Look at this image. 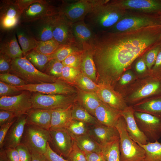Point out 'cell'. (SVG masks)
Segmentation results:
<instances>
[{
  "mask_svg": "<svg viewBox=\"0 0 161 161\" xmlns=\"http://www.w3.org/2000/svg\"><path fill=\"white\" fill-rule=\"evenodd\" d=\"M161 25L131 31H99L89 42L92 55L101 69L119 75L160 41Z\"/></svg>",
  "mask_w": 161,
  "mask_h": 161,
  "instance_id": "cell-1",
  "label": "cell"
},
{
  "mask_svg": "<svg viewBox=\"0 0 161 161\" xmlns=\"http://www.w3.org/2000/svg\"><path fill=\"white\" fill-rule=\"evenodd\" d=\"M109 0H100L86 16L88 24L99 31L107 30L124 15L125 10L112 5Z\"/></svg>",
  "mask_w": 161,
  "mask_h": 161,
  "instance_id": "cell-2",
  "label": "cell"
},
{
  "mask_svg": "<svg viewBox=\"0 0 161 161\" xmlns=\"http://www.w3.org/2000/svg\"><path fill=\"white\" fill-rule=\"evenodd\" d=\"M9 73L17 76L26 84L53 83L57 81L55 77L38 70L25 56L12 59Z\"/></svg>",
  "mask_w": 161,
  "mask_h": 161,
  "instance_id": "cell-3",
  "label": "cell"
},
{
  "mask_svg": "<svg viewBox=\"0 0 161 161\" xmlns=\"http://www.w3.org/2000/svg\"><path fill=\"white\" fill-rule=\"evenodd\" d=\"M157 25H161L158 14L126 10L124 15L115 25L106 31L123 32Z\"/></svg>",
  "mask_w": 161,
  "mask_h": 161,
  "instance_id": "cell-4",
  "label": "cell"
},
{
  "mask_svg": "<svg viewBox=\"0 0 161 161\" xmlns=\"http://www.w3.org/2000/svg\"><path fill=\"white\" fill-rule=\"evenodd\" d=\"M115 127L119 134L120 161H144L145 151L129 137L125 122L122 116Z\"/></svg>",
  "mask_w": 161,
  "mask_h": 161,
  "instance_id": "cell-5",
  "label": "cell"
},
{
  "mask_svg": "<svg viewBox=\"0 0 161 161\" xmlns=\"http://www.w3.org/2000/svg\"><path fill=\"white\" fill-rule=\"evenodd\" d=\"M51 140L49 130L27 123L21 143L25 145L31 153L35 152L44 154L47 143Z\"/></svg>",
  "mask_w": 161,
  "mask_h": 161,
  "instance_id": "cell-6",
  "label": "cell"
},
{
  "mask_svg": "<svg viewBox=\"0 0 161 161\" xmlns=\"http://www.w3.org/2000/svg\"><path fill=\"white\" fill-rule=\"evenodd\" d=\"M97 3V0L63 1L58 6L59 14L64 16L72 23L84 20Z\"/></svg>",
  "mask_w": 161,
  "mask_h": 161,
  "instance_id": "cell-7",
  "label": "cell"
},
{
  "mask_svg": "<svg viewBox=\"0 0 161 161\" xmlns=\"http://www.w3.org/2000/svg\"><path fill=\"white\" fill-rule=\"evenodd\" d=\"M134 115L138 127L148 142L158 141L161 137V118L136 111H134Z\"/></svg>",
  "mask_w": 161,
  "mask_h": 161,
  "instance_id": "cell-8",
  "label": "cell"
},
{
  "mask_svg": "<svg viewBox=\"0 0 161 161\" xmlns=\"http://www.w3.org/2000/svg\"><path fill=\"white\" fill-rule=\"evenodd\" d=\"M58 14V6H55L50 1L38 0L30 5L22 12L20 24L30 22Z\"/></svg>",
  "mask_w": 161,
  "mask_h": 161,
  "instance_id": "cell-9",
  "label": "cell"
},
{
  "mask_svg": "<svg viewBox=\"0 0 161 161\" xmlns=\"http://www.w3.org/2000/svg\"><path fill=\"white\" fill-rule=\"evenodd\" d=\"M32 92L23 90L20 94L13 96L0 97V110L11 111L19 116L26 114L32 108Z\"/></svg>",
  "mask_w": 161,
  "mask_h": 161,
  "instance_id": "cell-10",
  "label": "cell"
},
{
  "mask_svg": "<svg viewBox=\"0 0 161 161\" xmlns=\"http://www.w3.org/2000/svg\"><path fill=\"white\" fill-rule=\"evenodd\" d=\"M22 13L15 0H1L0 33L15 29L20 24Z\"/></svg>",
  "mask_w": 161,
  "mask_h": 161,
  "instance_id": "cell-11",
  "label": "cell"
},
{
  "mask_svg": "<svg viewBox=\"0 0 161 161\" xmlns=\"http://www.w3.org/2000/svg\"><path fill=\"white\" fill-rule=\"evenodd\" d=\"M66 95L32 92V108L52 110L68 106L72 104V101Z\"/></svg>",
  "mask_w": 161,
  "mask_h": 161,
  "instance_id": "cell-12",
  "label": "cell"
},
{
  "mask_svg": "<svg viewBox=\"0 0 161 161\" xmlns=\"http://www.w3.org/2000/svg\"><path fill=\"white\" fill-rule=\"evenodd\" d=\"M108 2L126 10L158 15L161 13V0H113Z\"/></svg>",
  "mask_w": 161,
  "mask_h": 161,
  "instance_id": "cell-13",
  "label": "cell"
},
{
  "mask_svg": "<svg viewBox=\"0 0 161 161\" xmlns=\"http://www.w3.org/2000/svg\"><path fill=\"white\" fill-rule=\"evenodd\" d=\"M56 15L20 24L25 26L36 40L45 41L53 39V30Z\"/></svg>",
  "mask_w": 161,
  "mask_h": 161,
  "instance_id": "cell-14",
  "label": "cell"
},
{
  "mask_svg": "<svg viewBox=\"0 0 161 161\" xmlns=\"http://www.w3.org/2000/svg\"><path fill=\"white\" fill-rule=\"evenodd\" d=\"M72 23L64 16L56 15L53 30V39L61 46L79 44L72 32Z\"/></svg>",
  "mask_w": 161,
  "mask_h": 161,
  "instance_id": "cell-15",
  "label": "cell"
},
{
  "mask_svg": "<svg viewBox=\"0 0 161 161\" xmlns=\"http://www.w3.org/2000/svg\"><path fill=\"white\" fill-rule=\"evenodd\" d=\"M16 87L21 90L46 94L68 95L73 92L72 87L64 82L60 80L53 83L26 84Z\"/></svg>",
  "mask_w": 161,
  "mask_h": 161,
  "instance_id": "cell-16",
  "label": "cell"
},
{
  "mask_svg": "<svg viewBox=\"0 0 161 161\" xmlns=\"http://www.w3.org/2000/svg\"><path fill=\"white\" fill-rule=\"evenodd\" d=\"M49 131L51 137L50 142L60 155L67 158L72 148L73 137L64 128Z\"/></svg>",
  "mask_w": 161,
  "mask_h": 161,
  "instance_id": "cell-17",
  "label": "cell"
},
{
  "mask_svg": "<svg viewBox=\"0 0 161 161\" xmlns=\"http://www.w3.org/2000/svg\"><path fill=\"white\" fill-rule=\"evenodd\" d=\"M0 53L12 59L24 56L18 43L15 28L0 33Z\"/></svg>",
  "mask_w": 161,
  "mask_h": 161,
  "instance_id": "cell-18",
  "label": "cell"
},
{
  "mask_svg": "<svg viewBox=\"0 0 161 161\" xmlns=\"http://www.w3.org/2000/svg\"><path fill=\"white\" fill-rule=\"evenodd\" d=\"M88 134L98 143L104 145L120 138L116 127L108 126L98 122L89 125Z\"/></svg>",
  "mask_w": 161,
  "mask_h": 161,
  "instance_id": "cell-19",
  "label": "cell"
},
{
  "mask_svg": "<svg viewBox=\"0 0 161 161\" xmlns=\"http://www.w3.org/2000/svg\"><path fill=\"white\" fill-rule=\"evenodd\" d=\"M27 123L26 114L21 115L17 117L7 133L2 148L5 149L16 148L21 143Z\"/></svg>",
  "mask_w": 161,
  "mask_h": 161,
  "instance_id": "cell-20",
  "label": "cell"
},
{
  "mask_svg": "<svg viewBox=\"0 0 161 161\" xmlns=\"http://www.w3.org/2000/svg\"><path fill=\"white\" fill-rule=\"evenodd\" d=\"M134 110L131 106L126 107L120 111V114L125 120L126 129L130 138L137 143L145 145L148 139L139 129L134 115Z\"/></svg>",
  "mask_w": 161,
  "mask_h": 161,
  "instance_id": "cell-21",
  "label": "cell"
},
{
  "mask_svg": "<svg viewBox=\"0 0 161 161\" xmlns=\"http://www.w3.org/2000/svg\"><path fill=\"white\" fill-rule=\"evenodd\" d=\"M120 111L102 103L95 109L94 115L98 123L108 126L116 127L121 116Z\"/></svg>",
  "mask_w": 161,
  "mask_h": 161,
  "instance_id": "cell-22",
  "label": "cell"
},
{
  "mask_svg": "<svg viewBox=\"0 0 161 161\" xmlns=\"http://www.w3.org/2000/svg\"><path fill=\"white\" fill-rule=\"evenodd\" d=\"M52 110L32 108L27 113V124L49 130Z\"/></svg>",
  "mask_w": 161,
  "mask_h": 161,
  "instance_id": "cell-23",
  "label": "cell"
},
{
  "mask_svg": "<svg viewBox=\"0 0 161 161\" xmlns=\"http://www.w3.org/2000/svg\"><path fill=\"white\" fill-rule=\"evenodd\" d=\"M16 37L23 52L24 56L37 47L38 41L36 40L24 25L19 24L15 28Z\"/></svg>",
  "mask_w": 161,
  "mask_h": 161,
  "instance_id": "cell-24",
  "label": "cell"
},
{
  "mask_svg": "<svg viewBox=\"0 0 161 161\" xmlns=\"http://www.w3.org/2000/svg\"><path fill=\"white\" fill-rule=\"evenodd\" d=\"M73 104L65 107L52 110L50 130L64 128L72 119Z\"/></svg>",
  "mask_w": 161,
  "mask_h": 161,
  "instance_id": "cell-25",
  "label": "cell"
},
{
  "mask_svg": "<svg viewBox=\"0 0 161 161\" xmlns=\"http://www.w3.org/2000/svg\"><path fill=\"white\" fill-rule=\"evenodd\" d=\"M96 92L101 101L115 109L121 111L127 107L122 100L109 89L99 87Z\"/></svg>",
  "mask_w": 161,
  "mask_h": 161,
  "instance_id": "cell-26",
  "label": "cell"
},
{
  "mask_svg": "<svg viewBox=\"0 0 161 161\" xmlns=\"http://www.w3.org/2000/svg\"><path fill=\"white\" fill-rule=\"evenodd\" d=\"M72 28L74 37L81 44L83 43H89L95 34L89 25L84 20L72 23Z\"/></svg>",
  "mask_w": 161,
  "mask_h": 161,
  "instance_id": "cell-27",
  "label": "cell"
},
{
  "mask_svg": "<svg viewBox=\"0 0 161 161\" xmlns=\"http://www.w3.org/2000/svg\"><path fill=\"white\" fill-rule=\"evenodd\" d=\"M73 138L79 148L85 152L102 151V145L98 143L88 133Z\"/></svg>",
  "mask_w": 161,
  "mask_h": 161,
  "instance_id": "cell-28",
  "label": "cell"
},
{
  "mask_svg": "<svg viewBox=\"0 0 161 161\" xmlns=\"http://www.w3.org/2000/svg\"><path fill=\"white\" fill-rule=\"evenodd\" d=\"M161 92V82L155 80L145 85L134 92L131 95L133 100L137 99Z\"/></svg>",
  "mask_w": 161,
  "mask_h": 161,
  "instance_id": "cell-29",
  "label": "cell"
},
{
  "mask_svg": "<svg viewBox=\"0 0 161 161\" xmlns=\"http://www.w3.org/2000/svg\"><path fill=\"white\" fill-rule=\"evenodd\" d=\"M136 111L148 113L161 118V97L137 105Z\"/></svg>",
  "mask_w": 161,
  "mask_h": 161,
  "instance_id": "cell-30",
  "label": "cell"
},
{
  "mask_svg": "<svg viewBox=\"0 0 161 161\" xmlns=\"http://www.w3.org/2000/svg\"><path fill=\"white\" fill-rule=\"evenodd\" d=\"M145 151L144 161H161V143L158 140L143 145L137 143Z\"/></svg>",
  "mask_w": 161,
  "mask_h": 161,
  "instance_id": "cell-31",
  "label": "cell"
},
{
  "mask_svg": "<svg viewBox=\"0 0 161 161\" xmlns=\"http://www.w3.org/2000/svg\"><path fill=\"white\" fill-rule=\"evenodd\" d=\"M24 56L37 69L43 72L47 64L52 59L50 55L43 54L34 49L28 52Z\"/></svg>",
  "mask_w": 161,
  "mask_h": 161,
  "instance_id": "cell-32",
  "label": "cell"
},
{
  "mask_svg": "<svg viewBox=\"0 0 161 161\" xmlns=\"http://www.w3.org/2000/svg\"><path fill=\"white\" fill-rule=\"evenodd\" d=\"M81 100L82 106L93 115L95 109L103 103L97 94L93 92L83 93Z\"/></svg>",
  "mask_w": 161,
  "mask_h": 161,
  "instance_id": "cell-33",
  "label": "cell"
},
{
  "mask_svg": "<svg viewBox=\"0 0 161 161\" xmlns=\"http://www.w3.org/2000/svg\"><path fill=\"white\" fill-rule=\"evenodd\" d=\"M72 117V119L83 121L89 125H93L98 122L96 118L83 106L78 105H73Z\"/></svg>",
  "mask_w": 161,
  "mask_h": 161,
  "instance_id": "cell-34",
  "label": "cell"
},
{
  "mask_svg": "<svg viewBox=\"0 0 161 161\" xmlns=\"http://www.w3.org/2000/svg\"><path fill=\"white\" fill-rule=\"evenodd\" d=\"M120 138L102 146V152L106 161H120Z\"/></svg>",
  "mask_w": 161,
  "mask_h": 161,
  "instance_id": "cell-35",
  "label": "cell"
},
{
  "mask_svg": "<svg viewBox=\"0 0 161 161\" xmlns=\"http://www.w3.org/2000/svg\"><path fill=\"white\" fill-rule=\"evenodd\" d=\"M89 125L83 121L72 119L64 128L73 137L88 134Z\"/></svg>",
  "mask_w": 161,
  "mask_h": 161,
  "instance_id": "cell-36",
  "label": "cell"
},
{
  "mask_svg": "<svg viewBox=\"0 0 161 161\" xmlns=\"http://www.w3.org/2000/svg\"><path fill=\"white\" fill-rule=\"evenodd\" d=\"M54 39L45 41H38L37 47L34 49L36 51L46 55H51L61 46Z\"/></svg>",
  "mask_w": 161,
  "mask_h": 161,
  "instance_id": "cell-37",
  "label": "cell"
},
{
  "mask_svg": "<svg viewBox=\"0 0 161 161\" xmlns=\"http://www.w3.org/2000/svg\"><path fill=\"white\" fill-rule=\"evenodd\" d=\"M77 44H69L61 46L56 51L50 55L52 59L62 62L74 52L79 50L77 49Z\"/></svg>",
  "mask_w": 161,
  "mask_h": 161,
  "instance_id": "cell-38",
  "label": "cell"
},
{
  "mask_svg": "<svg viewBox=\"0 0 161 161\" xmlns=\"http://www.w3.org/2000/svg\"><path fill=\"white\" fill-rule=\"evenodd\" d=\"M78 86L85 92H95L99 86L83 73L79 74L75 79Z\"/></svg>",
  "mask_w": 161,
  "mask_h": 161,
  "instance_id": "cell-39",
  "label": "cell"
},
{
  "mask_svg": "<svg viewBox=\"0 0 161 161\" xmlns=\"http://www.w3.org/2000/svg\"><path fill=\"white\" fill-rule=\"evenodd\" d=\"M64 66L62 62L52 59L47 64L44 73L55 78H60Z\"/></svg>",
  "mask_w": 161,
  "mask_h": 161,
  "instance_id": "cell-40",
  "label": "cell"
},
{
  "mask_svg": "<svg viewBox=\"0 0 161 161\" xmlns=\"http://www.w3.org/2000/svg\"><path fill=\"white\" fill-rule=\"evenodd\" d=\"M161 50V41H160L144 54L145 60L148 69H151Z\"/></svg>",
  "mask_w": 161,
  "mask_h": 161,
  "instance_id": "cell-41",
  "label": "cell"
},
{
  "mask_svg": "<svg viewBox=\"0 0 161 161\" xmlns=\"http://www.w3.org/2000/svg\"><path fill=\"white\" fill-rule=\"evenodd\" d=\"M83 53V49L75 51L67 57L62 63L64 66L77 68L81 63Z\"/></svg>",
  "mask_w": 161,
  "mask_h": 161,
  "instance_id": "cell-42",
  "label": "cell"
},
{
  "mask_svg": "<svg viewBox=\"0 0 161 161\" xmlns=\"http://www.w3.org/2000/svg\"><path fill=\"white\" fill-rule=\"evenodd\" d=\"M0 81L15 86L26 84V82L17 76L10 73H0Z\"/></svg>",
  "mask_w": 161,
  "mask_h": 161,
  "instance_id": "cell-43",
  "label": "cell"
},
{
  "mask_svg": "<svg viewBox=\"0 0 161 161\" xmlns=\"http://www.w3.org/2000/svg\"><path fill=\"white\" fill-rule=\"evenodd\" d=\"M67 158L69 161H86L85 152L79 148L74 140L72 149Z\"/></svg>",
  "mask_w": 161,
  "mask_h": 161,
  "instance_id": "cell-44",
  "label": "cell"
},
{
  "mask_svg": "<svg viewBox=\"0 0 161 161\" xmlns=\"http://www.w3.org/2000/svg\"><path fill=\"white\" fill-rule=\"evenodd\" d=\"M23 90L18 89L15 86H11L0 81V97L11 96L21 94Z\"/></svg>",
  "mask_w": 161,
  "mask_h": 161,
  "instance_id": "cell-45",
  "label": "cell"
},
{
  "mask_svg": "<svg viewBox=\"0 0 161 161\" xmlns=\"http://www.w3.org/2000/svg\"><path fill=\"white\" fill-rule=\"evenodd\" d=\"M80 72L77 68L64 66L62 69L60 78L67 82H72L75 80Z\"/></svg>",
  "mask_w": 161,
  "mask_h": 161,
  "instance_id": "cell-46",
  "label": "cell"
},
{
  "mask_svg": "<svg viewBox=\"0 0 161 161\" xmlns=\"http://www.w3.org/2000/svg\"><path fill=\"white\" fill-rule=\"evenodd\" d=\"M12 59L7 55L0 53V73H9L11 67Z\"/></svg>",
  "mask_w": 161,
  "mask_h": 161,
  "instance_id": "cell-47",
  "label": "cell"
},
{
  "mask_svg": "<svg viewBox=\"0 0 161 161\" xmlns=\"http://www.w3.org/2000/svg\"><path fill=\"white\" fill-rule=\"evenodd\" d=\"M16 148L18 152L21 161H31L32 154L25 145L21 143Z\"/></svg>",
  "mask_w": 161,
  "mask_h": 161,
  "instance_id": "cell-48",
  "label": "cell"
},
{
  "mask_svg": "<svg viewBox=\"0 0 161 161\" xmlns=\"http://www.w3.org/2000/svg\"><path fill=\"white\" fill-rule=\"evenodd\" d=\"M44 155L48 161H69L54 151L50 146L49 142L47 144L46 153Z\"/></svg>",
  "mask_w": 161,
  "mask_h": 161,
  "instance_id": "cell-49",
  "label": "cell"
},
{
  "mask_svg": "<svg viewBox=\"0 0 161 161\" xmlns=\"http://www.w3.org/2000/svg\"><path fill=\"white\" fill-rule=\"evenodd\" d=\"M19 116L17 114L11 111L0 110V126Z\"/></svg>",
  "mask_w": 161,
  "mask_h": 161,
  "instance_id": "cell-50",
  "label": "cell"
},
{
  "mask_svg": "<svg viewBox=\"0 0 161 161\" xmlns=\"http://www.w3.org/2000/svg\"><path fill=\"white\" fill-rule=\"evenodd\" d=\"M17 117L0 126V148H1L5 137L11 126Z\"/></svg>",
  "mask_w": 161,
  "mask_h": 161,
  "instance_id": "cell-51",
  "label": "cell"
},
{
  "mask_svg": "<svg viewBox=\"0 0 161 161\" xmlns=\"http://www.w3.org/2000/svg\"><path fill=\"white\" fill-rule=\"evenodd\" d=\"M86 161H106L102 151L98 152H85Z\"/></svg>",
  "mask_w": 161,
  "mask_h": 161,
  "instance_id": "cell-52",
  "label": "cell"
},
{
  "mask_svg": "<svg viewBox=\"0 0 161 161\" xmlns=\"http://www.w3.org/2000/svg\"><path fill=\"white\" fill-rule=\"evenodd\" d=\"M5 150L7 161H21L18 152L16 148H9Z\"/></svg>",
  "mask_w": 161,
  "mask_h": 161,
  "instance_id": "cell-53",
  "label": "cell"
},
{
  "mask_svg": "<svg viewBox=\"0 0 161 161\" xmlns=\"http://www.w3.org/2000/svg\"><path fill=\"white\" fill-rule=\"evenodd\" d=\"M147 67L143 54L142 55V57L137 61L135 64V68L137 72L141 73L144 72L146 70Z\"/></svg>",
  "mask_w": 161,
  "mask_h": 161,
  "instance_id": "cell-54",
  "label": "cell"
},
{
  "mask_svg": "<svg viewBox=\"0 0 161 161\" xmlns=\"http://www.w3.org/2000/svg\"><path fill=\"white\" fill-rule=\"evenodd\" d=\"M38 0H15L16 3L22 12L30 5Z\"/></svg>",
  "mask_w": 161,
  "mask_h": 161,
  "instance_id": "cell-55",
  "label": "cell"
},
{
  "mask_svg": "<svg viewBox=\"0 0 161 161\" xmlns=\"http://www.w3.org/2000/svg\"><path fill=\"white\" fill-rule=\"evenodd\" d=\"M151 69L154 72L161 73V50L158 53L155 64Z\"/></svg>",
  "mask_w": 161,
  "mask_h": 161,
  "instance_id": "cell-56",
  "label": "cell"
},
{
  "mask_svg": "<svg viewBox=\"0 0 161 161\" xmlns=\"http://www.w3.org/2000/svg\"><path fill=\"white\" fill-rule=\"evenodd\" d=\"M130 73V72H127L122 76L120 80V83L121 85H125L131 80L133 76Z\"/></svg>",
  "mask_w": 161,
  "mask_h": 161,
  "instance_id": "cell-57",
  "label": "cell"
},
{
  "mask_svg": "<svg viewBox=\"0 0 161 161\" xmlns=\"http://www.w3.org/2000/svg\"><path fill=\"white\" fill-rule=\"evenodd\" d=\"M31 161H48L43 154L35 152H32Z\"/></svg>",
  "mask_w": 161,
  "mask_h": 161,
  "instance_id": "cell-58",
  "label": "cell"
},
{
  "mask_svg": "<svg viewBox=\"0 0 161 161\" xmlns=\"http://www.w3.org/2000/svg\"><path fill=\"white\" fill-rule=\"evenodd\" d=\"M0 161H7L5 150L3 148L0 150Z\"/></svg>",
  "mask_w": 161,
  "mask_h": 161,
  "instance_id": "cell-59",
  "label": "cell"
},
{
  "mask_svg": "<svg viewBox=\"0 0 161 161\" xmlns=\"http://www.w3.org/2000/svg\"><path fill=\"white\" fill-rule=\"evenodd\" d=\"M159 18L161 21V13L159 14ZM160 41H161V33L160 37Z\"/></svg>",
  "mask_w": 161,
  "mask_h": 161,
  "instance_id": "cell-60",
  "label": "cell"
}]
</instances>
